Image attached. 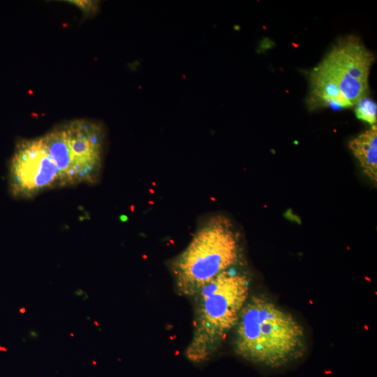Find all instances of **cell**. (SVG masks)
I'll return each instance as SVG.
<instances>
[{
  "instance_id": "1",
  "label": "cell",
  "mask_w": 377,
  "mask_h": 377,
  "mask_svg": "<svg viewBox=\"0 0 377 377\" xmlns=\"http://www.w3.org/2000/svg\"><path fill=\"white\" fill-rule=\"evenodd\" d=\"M235 329V350L251 362L279 368L303 354V327L291 313L265 297H249Z\"/></svg>"
},
{
  "instance_id": "2",
  "label": "cell",
  "mask_w": 377,
  "mask_h": 377,
  "mask_svg": "<svg viewBox=\"0 0 377 377\" xmlns=\"http://www.w3.org/2000/svg\"><path fill=\"white\" fill-rule=\"evenodd\" d=\"M374 54L354 35L339 38L311 71L308 103L311 109L348 108L365 96Z\"/></svg>"
},
{
  "instance_id": "3",
  "label": "cell",
  "mask_w": 377,
  "mask_h": 377,
  "mask_svg": "<svg viewBox=\"0 0 377 377\" xmlns=\"http://www.w3.org/2000/svg\"><path fill=\"white\" fill-rule=\"evenodd\" d=\"M246 276L232 268L204 286L197 297L193 338L186 350L192 362L207 360L235 327L249 299Z\"/></svg>"
},
{
  "instance_id": "4",
  "label": "cell",
  "mask_w": 377,
  "mask_h": 377,
  "mask_svg": "<svg viewBox=\"0 0 377 377\" xmlns=\"http://www.w3.org/2000/svg\"><path fill=\"white\" fill-rule=\"evenodd\" d=\"M239 249L237 233L228 218L215 215L204 221L172 263L178 291L195 296L207 283L236 264Z\"/></svg>"
},
{
  "instance_id": "5",
  "label": "cell",
  "mask_w": 377,
  "mask_h": 377,
  "mask_svg": "<svg viewBox=\"0 0 377 377\" xmlns=\"http://www.w3.org/2000/svg\"><path fill=\"white\" fill-rule=\"evenodd\" d=\"M43 139L59 170L61 185L96 181L104 149L101 125L77 119L55 128Z\"/></svg>"
},
{
  "instance_id": "6",
  "label": "cell",
  "mask_w": 377,
  "mask_h": 377,
  "mask_svg": "<svg viewBox=\"0 0 377 377\" xmlns=\"http://www.w3.org/2000/svg\"><path fill=\"white\" fill-rule=\"evenodd\" d=\"M9 182L12 193L18 197H30L61 185L59 170L43 137L17 144L10 161Z\"/></svg>"
},
{
  "instance_id": "7",
  "label": "cell",
  "mask_w": 377,
  "mask_h": 377,
  "mask_svg": "<svg viewBox=\"0 0 377 377\" xmlns=\"http://www.w3.org/2000/svg\"><path fill=\"white\" fill-rule=\"evenodd\" d=\"M349 147L358 160L364 173L370 180L377 182V126L371 127L353 139Z\"/></svg>"
},
{
  "instance_id": "8",
  "label": "cell",
  "mask_w": 377,
  "mask_h": 377,
  "mask_svg": "<svg viewBox=\"0 0 377 377\" xmlns=\"http://www.w3.org/2000/svg\"><path fill=\"white\" fill-rule=\"evenodd\" d=\"M356 117L371 126L376 125L377 106L376 102L364 97L356 103L355 110Z\"/></svg>"
},
{
  "instance_id": "9",
  "label": "cell",
  "mask_w": 377,
  "mask_h": 377,
  "mask_svg": "<svg viewBox=\"0 0 377 377\" xmlns=\"http://www.w3.org/2000/svg\"><path fill=\"white\" fill-rule=\"evenodd\" d=\"M87 13L92 12L96 8V3L93 1H69Z\"/></svg>"
}]
</instances>
